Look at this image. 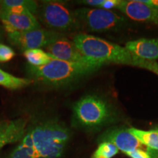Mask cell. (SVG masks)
Here are the masks:
<instances>
[{
    "label": "cell",
    "instance_id": "1",
    "mask_svg": "<svg viewBox=\"0 0 158 158\" xmlns=\"http://www.w3.org/2000/svg\"><path fill=\"white\" fill-rule=\"evenodd\" d=\"M70 138V130L58 120H45L26 131L7 158H60Z\"/></svg>",
    "mask_w": 158,
    "mask_h": 158
},
{
    "label": "cell",
    "instance_id": "2",
    "mask_svg": "<svg viewBox=\"0 0 158 158\" xmlns=\"http://www.w3.org/2000/svg\"><path fill=\"white\" fill-rule=\"evenodd\" d=\"M103 65L93 60L70 62L54 59L41 67L27 66V73L40 84L51 87L68 85L88 76Z\"/></svg>",
    "mask_w": 158,
    "mask_h": 158
},
{
    "label": "cell",
    "instance_id": "3",
    "mask_svg": "<svg viewBox=\"0 0 158 158\" xmlns=\"http://www.w3.org/2000/svg\"><path fill=\"white\" fill-rule=\"evenodd\" d=\"M73 42L86 58L102 64L111 62L147 69L149 61L134 56L125 47L108 42L86 33H78L73 37Z\"/></svg>",
    "mask_w": 158,
    "mask_h": 158
},
{
    "label": "cell",
    "instance_id": "4",
    "mask_svg": "<svg viewBox=\"0 0 158 158\" xmlns=\"http://www.w3.org/2000/svg\"><path fill=\"white\" fill-rule=\"evenodd\" d=\"M114 114L106 100L96 95L82 98L73 107V122L78 127L88 130L100 129L112 121Z\"/></svg>",
    "mask_w": 158,
    "mask_h": 158
},
{
    "label": "cell",
    "instance_id": "5",
    "mask_svg": "<svg viewBox=\"0 0 158 158\" xmlns=\"http://www.w3.org/2000/svg\"><path fill=\"white\" fill-rule=\"evenodd\" d=\"M35 14L43 25L55 31L77 30L81 25L66 3L61 1L47 0L41 2Z\"/></svg>",
    "mask_w": 158,
    "mask_h": 158
},
{
    "label": "cell",
    "instance_id": "6",
    "mask_svg": "<svg viewBox=\"0 0 158 158\" xmlns=\"http://www.w3.org/2000/svg\"><path fill=\"white\" fill-rule=\"evenodd\" d=\"M74 14L81 27H84L91 31L116 30L124 27L126 23L123 16L102 8H79L74 10Z\"/></svg>",
    "mask_w": 158,
    "mask_h": 158
},
{
    "label": "cell",
    "instance_id": "7",
    "mask_svg": "<svg viewBox=\"0 0 158 158\" xmlns=\"http://www.w3.org/2000/svg\"><path fill=\"white\" fill-rule=\"evenodd\" d=\"M62 33L47 29H38L27 31L7 32L8 40L20 51L46 48Z\"/></svg>",
    "mask_w": 158,
    "mask_h": 158
},
{
    "label": "cell",
    "instance_id": "8",
    "mask_svg": "<svg viewBox=\"0 0 158 158\" xmlns=\"http://www.w3.org/2000/svg\"><path fill=\"white\" fill-rule=\"evenodd\" d=\"M45 48L47 53L54 59L70 62H85L89 60L83 56L73 40L65 37L63 33Z\"/></svg>",
    "mask_w": 158,
    "mask_h": 158
},
{
    "label": "cell",
    "instance_id": "9",
    "mask_svg": "<svg viewBox=\"0 0 158 158\" xmlns=\"http://www.w3.org/2000/svg\"><path fill=\"white\" fill-rule=\"evenodd\" d=\"M116 8L134 21L158 24V9L149 7L140 0L120 1Z\"/></svg>",
    "mask_w": 158,
    "mask_h": 158
},
{
    "label": "cell",
    "instance_id": "10",
    "mask_svg": "<svg viewBox=\"0 0 158 158\" xmlns=\"http://www.w3.org/2000/svg\"><path fill=\"white\" fill-rule=\"evenodd\" d=\"M0 19L6 31H27L40 29V23L30 12L14 14L0 9Z\"/></svg>",
    "mask_w": 158,
    "mask_h": 158
},
{
    "label": "cell",
    "instance_id": "11",
    "mask_svg": "<svg viewBox=\"0 0 158 158\" xmlns=\"http://www.w3.org/2000/svg\"><path fill=\"white\" fill-rule=\"evenodd\" d=\"M101 142H110L114 143L118 150L124 153L135 149H141L143 145L132 134L129 130L124 129L110 130L100 138Z\"/></svg>",
    "mask_w": 158,
    "mask_h": 158
},
{
    "label": "cell",
    "instance_id": "12",
    "mask_svg": "<svg viewBox=\"0 0 158 158\" xmlns=\"http://www.w3.org/2000/svg\"><path fill=\"white\" fill-rule=\"evenodd\" d=\"M125 48L144 60L155 61L158 59V39L141 38L129 41L125 44Z\"/></svg>",
    "mask_w": 158,
    "mask_h": 158
},
{
    "label": "cell",
    "instance_id": "13",
    "mask_svg": "<svg viewBox=\"0 0 158 158\" xmlns=\"http://www.w3.org/2000/svg\"><path fill=\"white\" fill-rule=\"evenodd\" d=\"M38 4L32 0H4L0 5V9L14 14H22L30 12L35 14Z\"/></svg>",
    "mask_w": 158,
    "mask_h": 158
},
{
    "label": "cell",
    "instance_id": "14",
    "mask_svg": "<svg viewBox=\"0 0 158 158\" xmlns=\"http://www.w3.org/2000/svg\"><path fill=\"white\" fill-rule=\"evenodd\" d=\"M27 120L21 118L13 120L11 127L2 141H0V149L7 144L15 143L21 140L27 131Z\"/></svg>",
    "mask_w": 158,
    "mask_h": 158
},
{
    "label": "cell",
    "instance_id": "15",
    "mask_svg": "<svg viewBox=\"0 0 158 158\" xmlns=\"http://www.w3.org/2000/svg\"><path fill=\"white\" fill-rule=\"evenodd\" d=\"M128 130L148 149L158 151V129L145 131L131 127Z\"/></svg>",
    "mask_w": 158,
    "mask_h": 158
},
{
    "label": "cell",
    "instance_id": "16",
    "mask_svg": "<svg viewBox=\"0 0 158 158\" xmlns=\"http://www.w3.org/2000/svg\"><path fill=\"white\" fill-rule=\"evenodd\" d=\"M31 83V79L15 77L0 69V86L14 90L26 87Z\"/></svg>",
    "mask_w": 158,
    "mask_h": 158
},
{
    "label": "cell",
    "instance_id": "17",
    "mask_svg": "<svg viewBox=\"0 0 158 158\" xmlns=\"http://www.w3.org/2000/svg\"><path fill=\"white\" fill-rule=\"evenodd\" d=\"M23 55L28 61L29 64L34 67L43 66L54 59L46 51L41 48L27 50L23 52Z\"/></svg>",
    "mask_w": 158,
    "mask_h": 158
},
{
    "label": "cell",
    "instance_id": "18",
    "mask_svg": "<svg viewBox=\"0 0 158 158\" xmlns=\"http://www.w3.org/2000/svg\"><path fill=\"white\" fill-rule=\"evenodd\" d=\"M118 152V148L110 142H101L91 158H112Z\"/></svg>",
    "mask_w": 158,
    "mask_h": 158
},
{
    "label": "cell",
    "instance_id": "19",
    "mask_svg": "<svg viewBox=\"0 0 158 158\" xmlns=\"http://www.w3.org/2000/svg\"><path fill=\"white\" fill-rule=\"evenodd\" d=\"M15 56L13 48L2 43H0V62H7L10 61Z\"/></svg>",
    "mask_w": 158,
    "mask_h": 158
},
{
    "label": "cell",
    "instance_id": "20",
    "mask_svg": "<svg viewBox=\"0 0 158 158\" xmlns=\"http://www.w3.org/2000/svg\"><path fill=\"white\" fill-rule=\"evenodd\" d=\"M126 155L130 158H153L148 152L144 151L143 149L133 150V151L126 153Z\"/></svg>",
    "mask_w": 158,
    "mask_h": 158
},
{
    "label": "cell",
    "instance_id": "21",
    "mask_svg": "<svg viewBox=\"0 0 158 158\" xmlns=\"http://www.w3.org/2000/svg\"><path fill=\"white\" fill-rule=\"evenodd\" d=\"M13 120H3L0 121V141L7 134L10 127H11Z\"/></svg>",
    "mask_w": 158,
    "mask_h": 158
},
{
    "label": "cell",
    "instance_id": "22",
    "mask_svg": "<svg viewBox=\"0 0 158 158\" xmlns=\"http://www.w3.org/2000/svg\"><path fill=\"white\" fill-rule=\"evenodd\" d=\"M119 0H105L104 3L102 4L100 8H103L107 10H110V9L116 8L119 4Z\"/></svg>",
    "mask_w": 158,
    "mask_h": 158
},
{
    "label": "cell",
    "instance_id": "23",
    "mask_svg": "<svg viewBox=\"0 0 158 158\" xmlns=\"http://www.w3.org/2000/svg\"><path fill=\"white\" fill-rule=\"evenodd\" d=\"M105 0H85V1H81V4L83 5H87L94 7H101L102 4L104 3Z\"/></svg>",
    "mask_w": 158,
    "mask_h": 158
},
{
    "label": "cell",
    "instance_id": "24",
    "mask_svg": "<svg viewBox=\"0 0 158 158\" xmlns=\"http://www.w3.org/2000/svg\"><path fill=\"white\" fill-rule=\"evenodd\" d=\"M141 2L155 9H158V0H140Z\"/></svg>",
    "mask_w": 158,
    "mask_h": 158
},
{
    "label": "cell",
    "instance_id": "25",
    "mask_svg": "<svg viewBox=\"0 0 158 158\" xmlns=\"http://www.w3.org/2000/svg\"><path fill=\"white\" fill-rule=\"evenodd\" d=\"M2 37H3V29L2 28L1 25H0V41L2 40Z\"/></svg>",
    "mask_w": 158,
    "mask_h": 158
},
{
    "label": "cell",
    "instance_id": "26",
    "mask_svg": "<svg viewBox=\"0 0 158 158\" xmlns=\"http://www.w3.org/2000/svg\"><path fill=\"white\" fill-rule=\"evenodd\" d=\"M154 73H156V74H157V75H158V66L157 67V68L155 69V72H154Z\"/></svg>",
    "mask_w": 158,
    "mask_h": 158
},
{
    "label": "cell",
    "instance_id": "27",
    "mask_svg": "<svg viewBox=\"0 0 158 158\" xmlns=\"http://www.w3.org/2000/svg\"><path fill=\"white\" fill-rule=\"evenodd\" d=\"M1 3H2V1H0V5H1Z\"/></svg>",
    "mask_w": 158,
    "mask_h": 158
}]
</instances>
